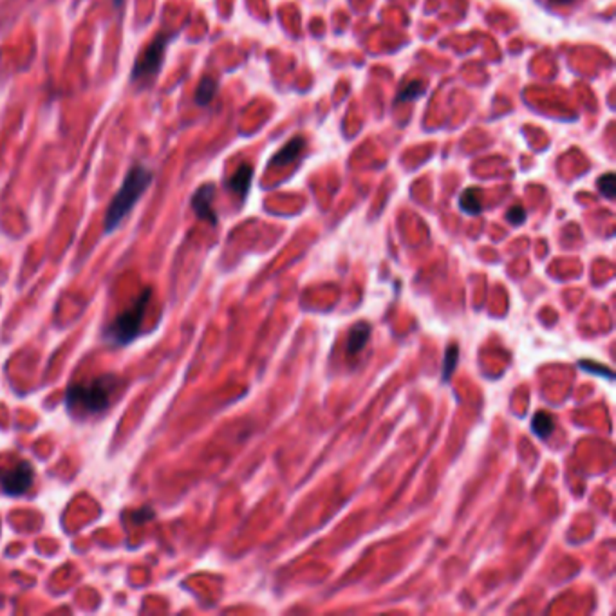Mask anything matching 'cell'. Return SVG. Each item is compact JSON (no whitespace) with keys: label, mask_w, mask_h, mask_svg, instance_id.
<instances>
[{"label":"cell","mask_w":616,"mask_h":616,"mask_svg":"<svg viewBox=\"0 0 616 616\" xmlns=\"http://www.w3.org/2000/svg\"><path fill=\"white\" fill-rule=\"evenodd\" d=\"M152 183V172L141 165H134L129 170L127 178L123 181L122 188L118 190V194L114 195L112 203L109 204L105 214V221H103V226H105V232L110 233L118 228L122 221L131 214V210L134 208V204L140 201L141 195L145 194L148 186Z\"/></svg>","instance_id":"obj_1"},{"label":"cell","mask_w":616,"mask_h":616,"mask_svg":"<svg viewBox=\"0 0 616 616\" xmlns=\"http://www.w3.org/2000/svg\"><path fill=\"white\" fill-rule=\"evenodd\" d=\"M118 388L114 374L98 376L87 384H74L67 391L65 403L69 409H81L85 412L98 414L110 405L112 394Z\"/></svg>","instance_id":"obj_2"},{"label":"cell","mask_w":616,"mask_h":616,"mask_svg":"<svg viewBox=\"0 0 616 616\" xmlns=\"http://www.w3.org/2000/svg\"><path fill=\"white\" fill-rule=\"evenodd\" d=\"M152 291L150 289H145L138 299L134 300V304L131 308H127L125 311L114 318V322L109 325V329L105 331V336L109 342H114L118 346H125V343L132 342L138 333L141 329V322L145 318V313H147L148 300H150Z\"/></svg>","instance_id":"obj_3"},{"label":"cell","mask_w":616,"mask_h":616,"mask_svg":"<svg viewBox=\"0 0 616 616\" xmlns=\"http://www.w3.org/2000/svg\"><path fill=\"white\" fill-rule=\"evenodd\" d=\"M172 34L159 33L156 39L150 42V46L145 49L143 55L140 56V60L136 62L134 71H132V78L134 80H141V78H148L157 74V71L161 69L163 64V56H165L166 46H169Z\"/></svg>","instance_id":"obj_4"},{"label":"cell","mask_w":616,"mask_h":616,"mask_svg":"<svg viewBox=\"0 0 616 616\" xmlns=\"http://www.w3.org/2000/svg\"><path fill=\"white\" fill-rule=\"evenodd\" d=\"M33 483V466L27 461H18L15 466L0 472V486L8 495H22Z\"/></svg>","instance_id":"obj_5"},{"label":"cell","mask_w":616,"mask_h":616,"mask_svg":"<svg viewBox=\"0 0 616 616\" xmlns=\"http://www.w3.org/2000/svg\"><path fill=\"white\" fill-rule=\"evenodd\" d=\"M214 194H216V188H214V185H204V186H201V188H199V190L194 194V197H192V208H194L195 214H197L201 219L208 221V223H211V224L217 223L216 211H214V208H211Z\"/></svg>","instance_id":"obj_6"},{"label":"cell","mask_w":616,"mask_h":616,"mask_svg":"<svg viewBox=\"0 0 616 616\" xmlns=\"http://www.w3.org/2000/svg\"><path fill=\"white\" fill-rule=\"evenodd\" d=\"M304 147H306L304 138H302V136H296V138H293L291 141H287L286 147L280 148L279 152L275 154L273 161H271V165L280 166V165H287V163H291V161H295L296 157H299V154L304 150Z\"/></svg>","instance_id":"obj_7"},{"label":"cell","mask_w":616,"mask_h":616,"mask_svg":"<svg viewBox=\"0 0 616 616\" xmlns=\"http://www.w3.org/2000/svg\"><path fill=\"white\" fill-rule=\"evenodd\" d=\"M369 336H371V327L365 322L356 324L350 329L349 338H347V355H358L360 350L365 347V343L369 342Z\"/></svg>","instance_id":"obj_8"},{"label":"cell","mask_w":616,"mask_h":616,"mask_svg":"<svg viewBox=\"0 0 616 616\" xmlns=\"http://www.w3.org/2000/svg\"><path fill=\"white\" fill-rule=\"evenodd\" d=\"M251 176H254V170L249 165H241L235 170V173L230 179V190L237 195H246L249 185H251Z\"/></svg>","instance_id":"obj_9"},{"label":"cell","mask_w":616,"mask_h":616,"mask_svg":"<svg viewBox=\"0 0 616 616\" xmlns=\"http://www.w3.org/2000/svg\"><path fill=\"white\" fill-rule=\"evenodd\" d=\"M461 210L468 216H477L481 214L483 210V199H481V190L479 188H466V190L461 194L459 199Z\"/></svg>","instance_id":"obj_10"},{"label":"cell","mask_w":616,"mask_h":616,"mask_svg":"<svg viewBox=\"0 0 616 616\" xmlns=\"http://www.w3.org/2000/svg\"><path fill=\"white\" fill-rule=\"evenodd\" d=\"M532 428L540 439H548L553 434V431H555V419L548 412H537L533 416Z\"/></svg>","instance_id":"obj_11"},{"label":"cell","mask_w":616,"mask_h":616,"mask_svg":"<svg viewBox=\"0 0 616 616\" xmlns=\"http://www.w3.org/2000/svg\"><path fill=\"white\" fill-rule=\"evenodd\" d=\"M217 93V80L211 77H204L201 80L197 87V93H195V102L199 105H207V103L211 102V98L216 96Z\"/></svg>","instance_id":"obj_12"},{"label":"cell","mask_w":616,"mask_h":616,"mask_svg":"<svg viewBox=\"0 0 616 616\" xmlns=\"http://www.w3.org/2000/svg\"><path fill=\"white\" fill-rule=\"evenodd\" d=\"M423 93H425V85H423V81L412 80V81H409L407 85H403L401 93L398 94V102H401V103L410 102V100H414V98L421 96Z\"/></svg>","instance_id":"obj_13"},{"label":"cell","mask_w":616,"mask_h":616,"mask_svg":"<svg viewBox=\"0 0 616 616\" xmlns=\"http://www.w3.org/2000/svg\"><path fill=\"white\" fill-rule=\"evenodd\" d=\"M457 355H459V347L457 346H448L447 355H445V363H443V380H450L452 372L457 365Z\"/></svg>","instance_id":"obj_14"},{"label":"cell","mask_w":616,"mask_h":616,"mask_svg":"<svg viewBox=\"0 0 616 616\" xmlns=\"http://www.w3.org/2000/svg\"><path fill=\"white\" fill-rule=\"evenodd\" d=\"M598 190L602 192L603 197H615V173L609 172L598 179Z\"/></svg>","instance_id":"obj_15"},{"label":"cell","mask_w":616,"mask_h":616,"mask_svg":"<svg viewBox=\"0 0 616 616\" xmlns=\"http://www.w3.org/2000/svg\"><path fill=\"white\" fill-rule=\"evenodd\" d=\"M506 219L508 223L519 226V224H523L526 221V211H524L523 207H511L506 214Z\"/></svg>","instance_id":"obj_16"},{"label":"cell","mask_w":616,"mask_h":616,"mask_svg":"<svg viewBox=\"0 0 616 616\" xmlns=\"http://www.w3.org/2000/svg\"><path fill=\"white\" fill-rule=\"evenodd\" d=\"M580 365H582L584 369H595V371H591V372H596V374H600V376L603 374L605 378H608V380H611L612 378V372L609 371L608 367H600V365H595V363H591V362H582Z\"/></svg>","instance_id":"obj_17"},{"label":"cell","mask_w":616,"mask_h":616,"mask_svg":"<svg viewBox=\"0 0 616 616\" xmlns=\"http://www.w3.org/2000/svg\"><path fill=\"white\" fill-rule=\"evenodd\" d=\"M152 515L154 511L150 510V508H141L140 511H134V513H132V520H134L136 524H140L147 519H152Z\"/></svg>","instance_id":"obj_18"},{"label":"cell","mask_w":616,"mask_h":616,"mask_svg":"<svg viewBox=\"0 0 616 616\" xmlns=\"http://www.w3.org/2000/svg\"><path fill=\"white\" fill-rule=\"evenodd\" d=\"M551 2H555V4H570L573 0H551Z\"/></svg>","instance_id":"obj_19"},{"label":"cell","mask_w":616,"mask_h":616,"mask_svg":"<svg viewBox=\"0 0 616 616\" xmlns=\"http://www.w3.org/2000/svg\"><path fill=\"white\" fill-rule=\"evenodd\" d=\"M122 2H123V0H116V4H122Z\"/></svg>","instance_id":"obj_20"}]
</instances>
